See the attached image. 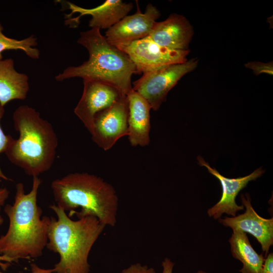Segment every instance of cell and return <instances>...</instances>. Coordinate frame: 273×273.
<instances>
[{
	"label": "cell",
	"mask_w": 273,
	"mask_h": 273,
	"mask_svg": "<svg viewBox=\"0 0 273 273\" xmlns=\"http://www.w3.org/2000/svg\"><path fill=\"white\" fill-rule=\"evenodd\" d=\"M41 184L38 176L33 177L31 189L26 194L23 184H17L13 204L4 207L9 224L6 233L0 237V255L15 262L37 258L46 247L51 217H41L42 210L37 203Z\"/></svg>",
	"instance_id": "obj_1"
},
{
	"label": "cell",
	"mask_w": 273,
	"mask_h": 273,
	"mask_svg": "<svg viewBox=\"0 0 273 273\" xmlns=\"http://www.w3.org/2000/svg\"><path fill=\"white\" fill-rule=\"evenodd\" d=\"M13 121L19 136L12 138L5 152L9 160L32 177L50 170L59 144L52 125L28 105L15 110Z\"/></svg>",
	"instance_id": "obj_2"
},
{
	"label": "cell",
	"mask_w": 273,
	"mask_h": 273,
	"mask_svg": "<svg viewBox=\"0 0 273 273\" xmlns=\"http://www.w3.org/2000/svg\"><path fill=\"white\" fill-rule=\"evenodd\" d=\"M51 189L56 205L69 217L94 216L106 226L117 221L118 199L113 187L86 172L69 173L54 180Z\"/></svg>",
	"instance_id": "obj_3"
},
{
	"label": "cell",
	"mask_w": 273,
	"mask_h": 273,
	"mask_svg": "<svg viewBox=\"0 0 273 273\" xmlns=\"http://www.w3.org/2000/svg\"><path fill=\"white\" fill-rule=\"evenodd\" d=\"M57 219L51 217L46 248L58 253L54 273H89L91 249L106 226L94 216L74 220L56 204L49 206Z\"/></svg>",
	"instance_id": "obj_4"
},
{
	"label": "cell",
	"mask_w": 273,
	"mask_h": 273,
	"mask_svg": "<svg viewBox=\"0 0 273 273\" xmlns=\"http://www.w3.org/2000/svg\"><path fill=\"white\" fill-rule=\"evenodd\" d=\"M77 42L86 49L88 60L77 66H69L55 77L58 81L74 77L106 83L127 96L132 90L131 76L137 73L135 65L123 51L110 44L100 29L81 32Z\"/></svg>",
	"instance_id": "obj_5"
},
{
	"label": "cell",
	"mask_w": 273,
	"mask_h": 273,
	"mask_svg": "<svg viewBox=\"0 0 273 273\" xmlns=\"http://www.w3.org/2000/svg\"><path fill=\"white\" fill-rule=\"evenodd\" d=\"M198 62L197 59L192 58L144 73L133 82L132 90L148 102L151 109L156 111L166 100L168 92L184 75L197 68Z\"/></svg>",
	"instance_id": "obj_6"
},
{
	"label": "cell",
	"mask_w": 273,
	"mask_h": 273,
	"mask_svg": "<svg viewBox=\"0 0 273 273\" xmlns=\"http://www.w3.org/2000/svg\"><path fill=\"white\" fill-rule=\"evenodd\" d=\"M128 105L126 96L97 113L90 133L93 142L105 151L110 149L121 138L128 135Z\"/></svg>",
	"instance_id": "obj_7"
},
{
	"label": "cell",
	"mask_w": 273,
	"mask_h": 273,
	"mask_svg": "<svg viewBox=\"0 0 273 273\" xmlns=\"http://www.w3.org/2000/svg\"><path fill=\"white\" fill-rule=\"evenodd\" d=\"M126 54L135 66L137 74L187 61L188 51L170 50L156 43L149 36L118 48Z\"/></svg>",
	"instance_id": "obj_8"
},
{
	"label": "cell",
	"mask_w": 273,
	"mask_h": 273,
	"mask_svg": "<svg viewBox=\"0 0 273 273\" xmlns=\"http://www.w3.org/2000/svg\"><path fill=\"white\" fill-rule=\"evenodd\" d=\"M138 2L134 14L126 15L106 32L107 41L117 48L148 36L160 16L159 11L151 4L147 5L145 12L142 13Z\"/></svg>",
	"instance_id": "obj_9"
},
{
	"label": "cell",
	"mask_w": 273,
	"mask_h": 273,
	"mask_svg": "<svg viewBox=\"0 0 273 273\" xmlns=\"http://www.w3.org/2000/svg\"><path fill=\"white\" fill-rule=\"evenodd\" d=\"M83 82L82 94L74 112L90 133L96 114L124 95L113 86L100 81L84 79Z\"/></svg>",
	"instance_id": "obj_10"
},
{
	"label": "cell",
	"mask_w": 273,
	"mask_h": 273,
	"mask_svg": "<svg viewBox=\"0 0 273 273\" xmlns=\"http://www.w3.org/2000/svg\"><path fill=\"white\" fill-rule=\"evenodd\" d=\"M197 160L199 164L205 167L210 173L219 180L221 186L222 195L220 200L207 211L208 215L215 219L220 218L223 213L235 216L238 211L244 210L243 205L237 204V196L249 181L256 179L264 172V170L260 167L245 176L230 178L220 174L215 168H212L202 157L198 156Z\"/></svg>",
	"instance_id": "obj_11"
},
{
	"label": "cell",
	"mask_w": 273,
	"mask_h": 273,
	"mask_svg": "<svg viewBox=\"0 0 273 273\" xmlns=\"http://www.w3.org/2000/svg\"><path fill=\"white\" fill-rule=\"evenodd\" d=\"M242 204L245 207L244 213L234 217L219 218V222L226 227L238 229L253 236L260 244L266 257L273 244V218H264L254 210L249 194L241 195Z\"/></svg>",
	"instance_id": "obj_12"
},
{
	"label": "cell",
	"mask_w": 273,
	"mask_h": 273,
	"mask_svg": "<svg viewBox=\"0 0 273 273\" xmlns=\"http://www.w3.org/2000/svg\"><path fill=\"white\" fill-rule=\"evenodd\" d=\"M194 34L193 27L183 15L170 14L161 22H156L150 38L162 47L176 51H188Z\"/></svg>",
	"instance_id": "obj_13"
},
{
	"label": "cell",
	"mask_w": 273,
	"mask_h": 273,
	"mask_svg": "<svg viewBox=\"0 0 273 273\" xmlns=\"http://www.w3.org/2000/svg\"><path fill=\"white\" fill-rule=\"evenodd\" d=\"M68 5L71 13L67 16L70 17L74 13L79 15L73 19H69L66 22H71L69 24L75 26L78 24L79 19L84 15H90L91 19L88 26L92 28L109 29L125 16L133 7L132 3H126L121 0H107L102 5L92 9H86L68 2Z\"/></svg>",
	"instance_id": "obj_14"
},
{
	"label": "cell",
	"mask_w": 273,
	"mask_h": 273,
	"mask_svg": "<svg viewBox=\"0 0 273 273\" xmlns=\"http://www.w3.org/2000/svg\"><path fill=\"white\" fill-rule=\"evenodd\" d=\"M126 96L128 105L127 136L129 143L133 147L148 146L150 141L151 108L143 97L133 90Z\"/></svg>",
	"instance_id": "obj_15"
},
{
	"label": "cell",
	"mask_w": 273,
	"mask_h": 273,
	"mask_svg": "<svg viewBox=\"0 0 273 273\" xmlns=\"http://www.w3.org/2000/svg\"><path fill=\"white\" fill-rule=\"evenodd\" d=\"M29 90L28 77L19 73L12 58L0 60V103L4 107L15 100H24Z\"/></svg>",
	"instance_id": "obj_16"
},
{
	"label": "cell",
	"mask_w": 273,
	"mask_h": 273,
	"mask_svg": "<svg viewBox=\"0 0 273 273\" xmlns=\"http://www.w3.org/2000/svg\"><path fill=\"white\" fill-rule=\"evenodd\" d=\"M229 239L233 256L240 260L242 268L241 273H262L264 261L263 255L258 254L250 243L246 233L238 229H233Z\"/></svg>",
	"instance_id": "obj_17"
},
{
	"label": "cell",
	"mask_w": 273,
	"mask_h": 273,
	"mask_svg": "<svg viewBox=\"0 0 273 273\" xmlns=\"http://www.w3.org/2000/svg\"><path fill=\"white\" fill-rule=\"evenodd\" d=\"M3 26L0 22V60L3 59L2 53L8 50H21L29 58L38 59L40 52L35 48L37 45V38L32 35L23 39L8 37L3 33Z\"/></svg>",
	"instance_id": "obj_18"
},
{
	"label": "cell",
	"mask_w": 273,
	"mask_h": 273,
	"mask_svg": "<svg viewBox=\"0 0 273 273\" xmlns=\"http://www.w3.org/2000/svg\"><path fill=\"white\" fill-rule=\"evenodd\" d=\"M246 68L252 70L255 75H259L262 73L273 75L272 62L267 63L258 61H251L245 64Z\"/></svg>",
	"instance_id": "obj_19"
},
{
	"label": "cell",
	"mask_w": 273,
	"mask_h": 273,
	"mask_svg": "<svg viewBox=\"0 0 273 273\" xmlns=\"http://www.w3.org/2000/svg\"><path fill=\"white\" fill-rule=\"evenodd\" d=\"M4 107L0 103V154L5 152L11 140L13 138L10 135L5 134L1 126V120L4 116ZM0 178L5 180H11L3 173L1 167Z\"/></svg>",
	"instance_id": "obj_20"
},
{
	"label": "cell",
	"mask_w": 273,
	"mask_h": 273,
	"mask_svg": "<svg viewBox=\"0 0 273 273\" xmlns=\"http://www.w3.org/2000/svg\"><path fill=\"white\" fill-rule=\"evenodd\" d=\"M121 273H156L152 267L142 265L140 263L131 264L128 267L123 269Z\"/></svg>",
	"instance_id": "obj_21"
},
{
	"label": "cell",
	"mask_w": 273,
	"mask_h": 273,
	"mask_svg": "<svg viewBox=\"0 0 273 273\" xmlns=\"http://www.w3.org/2000/svg\"><path fill=\"white\" fill-rule=\"evenodd\" d=\"M262 273H273V254L270 253L266 256L263 262Z\"/></svg>",
	"instance_id": "obj_22"
},
{
	"label": "cell",
	"mask_w": 273,
	"mask_h": 273,
	"mask_svg": "<svg viewBox=\"0 0 273 273\" xmlns=\"http://www.w3.org/2000/svg\"><path fill=\"white\" fill-rule=\"evenodd\" d=\"M10 191L6 188H0V226L4 223V220L1 214L2 207H3L8 199Z\"/></svg>",
	"instance_id": "obj_23"
},
{
	"label": "cell",
	"mask_w": 273,
	"mask_h": 273,
	"mask_svg": "<svg viewBox=\"0 0 273 273\" xmlns=\"http://www.w3.org/2000/svg\"><path fill=\"white\" fill-rule=\"evenodd\" d=\"M163 270L162 273H172L174 263L168 258H165L162 262Z\"/></svg>",
	"instance_id": "obj_24"
},
{
	"label": "cell",
	"mask_w": 273,
	"mask_h": 273,
	"mask_svg": "<svg viewBox=\"0 0 273 273\" xmlns=\"http://www.w3.org/2000/svg\"><path fill=\"white\" fill-rule=\"evenodd\" d=\"M31 273H54L53 268L44 269L39 267L35 263H31L30 264ZM0 273H3L0 271Z\"/></svg>",
	"instance_id": "obj_25"
},
{
	"label": "cell",
	"mask_w": 273,
	"mask_h": 273,
	"mask_svg": "<svg viewBox=\"0 0 273 273\" xmlns=\"http://www.w3.org/2000/svg\"><path fill=\"white\" fill-rule=\"evenodd\" d=\"M15 261L4 255H0V267L3 270H6L10 265V264Z\"/></svg>",
	"instance_id": "obj_26"
},
{
	"label": "cell",
	"mask_w": 273,
	"mask_h": 273,
	"mask_svg": "<svg viewBox=\"0 0 273 273\" xmlns=\"http://www.w3.org/2000/svg\"><path fill=\"white\" fill-rule=\"evenodd\" d=\"M197 273H208L203 270H198Z\"/></svg>",
	"instance_id": "obj_27"
}]
</instances>
